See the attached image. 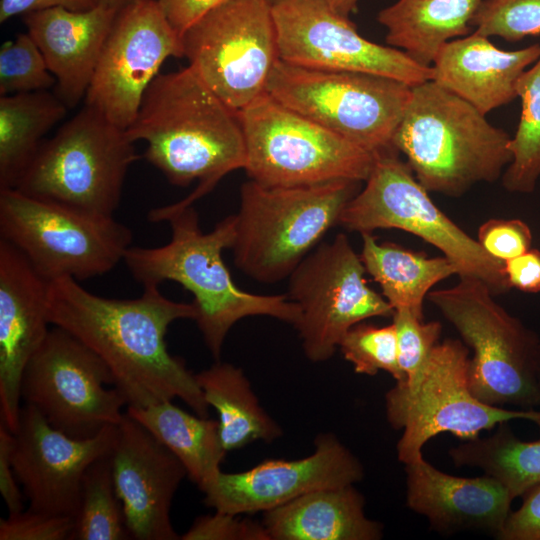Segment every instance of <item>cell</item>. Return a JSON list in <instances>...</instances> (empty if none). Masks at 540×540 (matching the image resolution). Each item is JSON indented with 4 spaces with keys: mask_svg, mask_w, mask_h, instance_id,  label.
<instances>
[{
    "mask_svg": "<svg viewBox=\"0 0 540 540\" xmlns=\"http://www.w3.org/2000/svg\"><path fill=\"white\" fill-rule=\"evenodd\" d=\"M125 131L133 142L146 143L145 159L176 186L199 180L210 192L225 175L245 166L238 111L189 65L154 78Z\"/></svg>",
    "mask_w": 540,
    "mask_h": 540,
    "instance_id": "3",
    "label": "cell"
},
{
    "mask_svg": "<svg viewBox=\"0 0 540 540\" xmlns=\"http://www.w3.org/2000/svg\"><path fill=\"white\" fill-rule=\"evenodd\" d=\"M116 435L117 425H111L91 438L70 437L24 404L11 460L29 509L75 518L85 473L95 460L112 451Z\"/></svg>",
    "mask_w": 540,
    "mask_h": 540,
    "instance_id": "18",
    "label": "cell"
},
{
    "mask_svg": "<svg viewBox=\"0 0 540 540\" xmlns=\"http://www.w3.org/2000/svg\"><path fill=\"white\" fill-rule=\"evenodd\" d=\"M521 114L510 141L512 161L502 174L512 193H531L540 178V57L521 75L517 85Z\"/></svg>",
    "mask_w": 540,
    "mask_h": 540,
    "instance_id": "32",
    "label": "cell"
},
{
    "mask_svg": "<svg viewBox=\"0 0 540 540\" xmlns=\"http://www.w3.org/2000/svg\"><path fill=\"white\" fill-rule=\"evenodd\" d=\"M265 1H267L268 3H271L272 0H265Z\"/></svg>",
    "mask_w": 540,
    "mask_h": 540,
    "instance_id": "49",
    "label": "cell"
},
{
    "mask_svg": "<svg viewBox=\"0 0 540 540\" xmlns=\"http://www.w3.org/2000/svg\"><path fill=\"white\" fill-rule=\"evenodd\" d=\"M158 287L144 286L135 299H110L87 291L74 279H56L49 287V321L99 356L127 407L180 398L197 415L207 417L209 405L195 374L169 353L165 341L174 321L196 319V307L166 298Z\"/></svg>",
    "mask_w": 540,
    "mask_h": 540,
    "instance_id": "1",
    "label": "cell"
},
{
    "mask_svg": "<svg viewBox=\"0 0 540 540\" xmlns=\"http://www.w3.org/2000/svg\"><path fill=\"white\" fill-rule=\"evenodd\" d=\"M361 260L394 310H407L424 320V299L439 282L456 274L445 257H427L391 242L379 243L362 233Z\"/></svg>",
    "mask_w": 540,
    "mask_h": 540,
    "instance_id": "27",
    "label": "cell"
},
{
    "mask_svg": "<svg viewBox=\"0 0 540 540\" xmlns=\"http://www.w3.org/2000/svg\"><path fill=\"white\" fill-rule=\"evenodd\" d=\"M107 365L66 330L53 326L23 372L21 399L58 431L77 439L117 425L127 405Z\"/></svg>",
    "mask_w": 540,
    "mask_h": 540,
    "instance_id": "13",
    "label": "cell"
},
{
    "mask_svg": "<svg viewBox=\"0 0 540 540\" xmlns=\"http://www.w3.org/2000/svg\"><path fill=\"white\" fill-rule=\"evenodd\" d=\"M56 79L28 33L3 43L0 49V95L48 90Z\"/></svg>",
    "mask_w": 540,
    "mask_h": 540,
    "instance_id": "35",
    "label": "cell"
},
{
    "mask_svg": "<svg viewBox=\"0 0 540 540\" xmlns=\"http://www.w3.org/2000/svg\"><path fill=\"white\" fill-rule=\"evenodd\" d=\"M68 109L48 90L0 97V189L15 188L44 135Z\"/></svg>",
    "mask_w": 540,
    "mask_h": 540,
    "instance_id": "30",
    "label": "cell"
},
{
    "mask_svg": "<svg viewBox=\"0 0 540 540\" xmlns=\"http://www.w3.org/2000/svg\"><path fill=\"white\" fill-rule=\"evenodd\" d=\"M519 509L510 512L496 535L501 540H540V482L522 495Z\"/></svg>",
    "mask_w": 540,
    "mask_h": 540,
    "instance_id": "41",
    "label": "cell"
},
{
    "mask_svg": "<svg viewBox=\"0 0 540 540\" xmlns=\"http://www.w3.org/2000/svg\"><path fill=\"white\" fill-rule=\"evenodd\" d=\"M358 2L359 0H330L333 9L347 18L356 10Z\"/></svg>",
    "mask_w": 540,
    "mask_h": 540,
    "instance_id": "46",
    "label": "cell"
},
{
    "mask_svg": "<svg viewBox=\"0 0 540 540\" xmlns=\"http://www.w3.org/2000/svg\"><path fill=\"white\" fill-rule=\"evenodd\" d=\"M360 182L340 180L297 187H267L253 180L240 190L235 214L234 264L262 283L290 276L338 224Z\"/></svg>",
    "mask_w": 540,
    "mask_h": 540,
    "instance_id": "5",
    "label": "cell"
},
{
    "mask_svg": "<svg viewBox=\"0 0 540 540\" xmlns=\"http://www.w3.org/2000/svg\"><path fill=\"white\" fill-rule=\"evenodd\" d=\"M49 287L25 255L0 238V415L13 433L23 372L50 330Z\"/></svg>",
    "mask_w": 540,
    "mask_h": 540,
    "instance_id": "21",
    "label": "cell"
},
{
    "mask_svg": "<svg viewBox=\"0 0 540 540\" xmlns=\"http://www.w3.org/2000/svg\"><path fill=\"white\" fill-rule=\"evenodd\" d=\"M279 59L322 71H352L393 78L410 86L432 80V68L400 49L371 42L337 13L330 0H272Z\"/></svg>",
    "mask_w": 540,
    "mask_h": 540,
    "instance_id": "16",
    "label": "cell"
},
{
    "mask_svg": "<svg viewBox=\"0 0 540 540\" xmlns=\"http://www.w3.org/2000/svg\"><path fill=\"white\" fill-rule=\"evenodd\" d=\"M171 27L181 36L228 0H155Z\"/></svg>",
    "mask_w": 540,
    "mask_h": 540,
    "instance_id": "42",
    "label": "cell"
},
{
    "mask_svg": "<svg viewBox=\"0 0 540 540\" xmlns=\"http://www.w3.org/2000/svg\"><path fill=\"white\" fill-rule=\"evenodd\" d=\"M111 457L114 485L131 538L179 539L170 510L187 475L180 460L127 412L117 424Z\"/></svg>",
    "mask_w": 540,
    "mask_h": 540,
    "instance_id": "20",
    "label": "cell"
},
{
    "mask_svg": "<svg viewBox=\"0 0 540 540\" xmlns=\"http://www.w3.org/2000/svg\"><path fill=\"white\" fill-rule=\"evenodd\" d=\"M412 86L386 76L307 69L278 60L266 92L372 154L394 148Z\"/></svg>",
    "mask_w": 540,
    "mask_h": 540,
    "instance_id": "12",
    "label": "cell"
},
{
    "mask_svg": "<svg viewBox=\"0 0 540 540\" xmlns=\"http://www.w3.org/2000/svg\"><path fill=\"white\" fill-rule=\"evenodd\" d=\"M408 507L440 532L483 530L498 534L513 497L496 478L446 474L423 456L405 464Z\"/></svg>",
    "mask_w": 540,
    "mask_h": 540,
    "instance_id": "22",
    "label": "cell"
},
{
    "mask_svg": "<svg viewBox=\"0 0 540 540\" xmlns=\"http://www.w3.org/2000/svg\"><path fill=\"white\" fill-rule=\"evenodd\" d=\"M184 57L205 84L240 111L266 92L279 60L270 3L228 0L182 36Z\"/></svg>",
    "mask_w": 540,
    "mask_h": 540,
    "instance_id": "14",
    "label": "cell"
},
{
    "mask_svg": "<svg viewBox=\"0 0 540 540\" xmlns=\"http://www.w3.org/2000/svg\"><path fill=\"white\" fill-rule=\"evenodd\" d=\"M398 154L390 148L374 155L365 187L346 204L338 225L360 234L378 229L411 233L437 248L459 278L479 280L495 296L507 293L511 287L504 263L491 257L436 206Z\"/></svg>",
    "mask_w": 540,
    "mask_h": 540,
    "instance_id": "7",
    "label": "cell"
},
{
    "mask_svg": "<svg viewBox=\"0 0 540 540\" xmlns=\"http://www.w3.org/2000/svg\"><path fill=\"white\" fill-rule=\"evenodd\" d=\"M338 349L358 374L374 376L383 370L392 375L396 383L405 380L398 362L397 335L393 323L378 327L361 322L347 331Z\"/></svg>",
    "mask_w": 540,
    "mask_h": 540,
    "instance_id": "34",
    "label": "cell"
},
{
    "mask_svg": "<svg viewBox=\"0 0 540 540\" xmlns=\"http://www.w3.org/2000/svg\"><path fill=\"white\" fill-rule=\"evenodd\" d=\"M539 57L540 44L507 51L473 31L441 47L432 80L486 115L517 98L521 75Z\"/></svg>",
    "mask_w": 540,
    "mask_h": 540,
    "instance_id": "24",
    "label": "cell"
},
{
    "mask_svg": "<svg viewBox=\"0 0 540 540\" xmlns=\"http://www.w3.org/2000/svg\"><path fill=\"white\" fill-rule=\"evenodd\" d=\"M209 406L219 416V431L226 451L258 440L270 442L282 434L265 412L241 368L217 360L195 374Z\"/></svg>",
    "mask_w": 540,
    "mask_h": 540,
    "instance_id": "29",
    "label": "cell"
},
{
    "mask_svg": "<svg viewBox=\"0 0 540 540\" xmlns=\"http://www.w3.org/2000/svg\"><path fill=\"white\" fill-rule=\"evenodd\" d=\"M364 497L354 485L304 494L264 512L270 540H378L383 526L364 512Z\"/></svg>",
    "mask_w": 540,
    "mask_h": 540,
    "instance_id": "25",
    "label": "cell"
},
{
    "mask_svg": "<svg viewBox=\"0 0 540 540\" xmlns=\"http://www.w3.org/2000/svg\"><path fill=\"white\" fill-rule=\"evenodd\" d=\"M360 255L344 233L320 243L288 277V297L300 310L294 326L312 362L329 360L353 326L392 317L393 307L365 279Z\"/></svg>",
    "mask_w": 540,
    "mask_h": 540,
    "instance_id": "15",
    "label": "cell"
},
{
    "mask_svg": "<svg viewBox=\"0 0 540 540\" xmlns=\"http://www.w3.org/2000/svg\"><path fill=\"white\" fill-rule=\"evenodd\" d=\"M122 128L84 105L47 141L15 189L92 214L113 216L126 174L139 158Z\"/></svg>",
    "mask_w": 540,
    "mask_h": 540,
    "instance_id": "8",
    "label": "cell"
},
{
    "mask_svg": "<svg viewBox=\"0 0 540 540\" xmlns=\"http://www.w3.org/2000/svg\"><path fill=\"white\" fill-rule=\"evenodd\" d=\"M182 540H270L263 525L236 514L216 511L198 517Z\"/></svg>",
    "mask_w": 540,
    "mask_h": 540,
    "instance_id": "40",
    "label": "cell"
},
{
    "mask_svg": "<svg viewBox=\"0 0 540 540\" xmlns=\"http://www.w3.org/2000/svg\"><path fill=\"white\" fill-rule=\"evenodd\" d=\"M449 456L456 466L477 467L499 480L513 499L540 482V439H518L508 422L498 424L489 437L451 448Z\"/></svg>",
    "mask_w": 540,
    "mask_h": 540,
    "instance_id": "31",
    "label": "cell"
},
{
    "mask_svg": "<svg viewBox=\"0 0 540 540\" xmlns=\"http://www.w3.org/2000/svg\"><path fill=\"white\" fill-rule=\"evenodd\" d=\"M126 412L180 460L201 491L221 472L220 465L227 451L218 421L187 413L172 401L144 408L127 407Z\"/></svg>",
    "mask_w": 540,
    "mask_h": 540,
    "instance_id": "28",
    "label": "cell"
},
{
    "mask_svg": "<svg viewBox=\"0 0 540 540\" xmlns=\"http://www.w3.org/2000/svg\"><path fill=\"white\" fill-rule=\"evenodd\" d=\"M503 263L504 273L511 288L525 293L540 292V250L530 248Z\"/></svg>",
    "mask_w": 540,
    "mask_h": 540,
    "instance_id": "44",
    "label": "cell"
},
{
    "mask_svg": "<svg viewBox=\"0 0 540 540\" xmlns=\"http://www.w3.org/2000/svg\"><path fill=\"white\" fill-rule=\"evenodd\" d=\"M298 460L268 459L253 468L220 472L202 492L204 503L230 514L266 512L312 491L354 485L364 475L358 458L331 433Z\"/></svg>",
    "mask_w": 540,
    "mask_h": 540,
    "instance_id": "19",
    "label": "cell"
},
{
    "mask_svg": "<svg viewBox=\"0 0 540 540\" xmlns=\"http://www.w3.org/2000/svg\"><path fill=\"white\" fill-rule=\"evenodd\" d=\"M510 141L470 103L428 80L412 86L392 144L428 192L458 198L502 177Z\"/></svg>",
    "mask_w": 540,
    "mask_h": 540,
    "instance_id": "4",
    "label": "cell"
},
{
    "mask_svg": "<svg viewBox=\"0 0 540 540\" xmlns=\"http://www.w3.org/2000/svg\"><path fill=\"white\" fill-rule=\"evenodd\" d=\"M117 13L98 4L84 11L52 7L23 15L68 108L85 98Z\"/></svg>",
    "mask_w": 540,
    "mask_h": 540,
    "instance_id": "23",
    "label": "cell"
},
{
    "mask_svg": "<svg viewBox=\"0 0 540 540\" xmlns=\"http://www.w3.org/2000/svg\"><path fill=\"white\" fill-rule=\"evenodd\" d=\"M538 379L540 384V348H539V369H538Z\"/></svg>",
    "mask_w": 540,
    "mask_h": 540,
    "instance_id": "48",
    "label": "cell"
},
{
    "mask_svg": "<svg viewBox=\"0 0 540 540\" xmlns=\"http://www.w3.org/2000/svg\"><path fill=\"white\" fill-rule=\"evenodd\" d=\"M250 180L297 187L365 182L374 154L288 108L267 92L238 112Z\"/></svg>",
    "mask_w": 540,
    "mask_h": 540,
    "instance_id": "9",
    "label": "cell"
},
{
    "mask_svg": "<svg viewBox=\"0 0 540 540\" xmlns=\"http://www.w3.org/2000/svg\"><path fill=\"white\" fill-rule=\"evenodd\" d=\"M96 5L97 0H0V22L4 23L14 16L52 7L84 11Z\"/></svg>",
    "mask_w": 540,
    "mask_h": 540,
    "instance_id": "45",
    "label": "cell"
},
{
    "mask_svg": "<svg viewBox=\"0 0 540 540\" xmlns=\"http://www.w3.org/2000/svg\"><path fill=\"white\" fill-rule=\"evenodd\" d=\"M14 446V433L0 422V492L9 514L23 511V494L18 486L11 455Z\"/></svg>",
    "mask_w": 540,
    "mask_h": 540,
    "instance_id": "43",
    "label": "cell"
},
{
    "mask_svg": "<svg viewBox=\"0 0 540 540\" xmlns=\"http://www.w3.org/2000/svg\"><path fill=\"white\" fill-rule=\"evenodd\" d=\"M111 452L95 460L85 473L72 540L131 538L114 485Z\"/></svg>",
    "mask_w": 540,
    "mask_h": 540,
    "instance_id": "33",
    "label": "cell"
},
{
    "mask_svg": "<svg viewBox=\"0 0 540 540\" xmlns=\"http://www.w3.org/2000/svg\"><path fill=\"white\" fill-rule=\"evenodd\" d=\"M483 0H398L382 9L378 22L386 42L420 65L431 67L441 47L471 33Z\"/></svg>",
    "mask_w": 540,
    "mask_h": 540,
    "instance_id": "26",
    "label": "cell"
},
{
    "mask_svg": "<svg viewBox=\"0 0 540 540\" xmlns=\"http://www.w3.org/2000/svg\"><path fill=\"white\" fill-rule=\"evenodd\" d=\"M481 281L459 278L427 299L473 351L469 386L480 401L521 409L540 406V339L494 299Z\"/></svg>",
    "mask_w": 540,
    "mask_h": 540,
    "instance_id": "6",
    "label": "cell"
},
{
    "mask_svg": "<svg viewBox=\"0 0 540 540\" xmlns=\"http://www.w3.org/2000/svg\"><path fill=\"white\" fill-rule=\"evenodd\" d=\"M469 349L460 340L438 342L418 379L396 383L386 393V415L392 427L403 429L397 444L405 464L422 457L432 437L448 432L464 441L479 437L502 422L532 421L540 428V411L510 410L477 399L469 386Z\"/></svg>",
    "mask_w": 540,
    "mask_h": 540,
    "instance_id": "11",
    "label": "cell"
},
{
    "mask_svg": "<svg viewBox=\"0 0 540 540\" xmlns=\"http://www.w3.org/2000/svg\"><path fill=\"white\" fill-rule=\"evenodd\" d=\"M148 218L170 224V241L154 248L131 246L123 261L143 287L170 280L193 295L194 321L216 361L228 332L245 317L270 316L296 325L300 310L287 294H253L234 283L222 253L233 246L235 215L227 216L208 233L202 232L192 205L154 208Z\"/></svg>",
    "mask_w": 540,
    "mask_h": 540,
    "instance_id": "2",
    "label": "cell"
},
{
    "mask_svg": "<svg viewBox=\"0 0 540 540\" xmlns=\"http://www.w3.org/2000/svg\"><path fill=\"white\" fill-rule=\"evenodd\" d=\"M474 32L507 41L540 34V0H483L472 20Z\"/></svg>",
    "mask_w": 540,
    "mask_h": 540,
    "instance_id": "36",
    "label": "cell"
},
{
    "mask_svg": "<svg viewBox=\"0 0 540 540\" xmlns=\"http://www.w3.org/2000/svg\"><path fill=\"white\" fill-rule=\"evenodd\" d=\"M477 240L494 259H513L531 248L532 233L520 219H489L478 229Z\"/></svg>",
    "mask_w": 540,
    "mask_h": 540,
    "instance_id": "39",
    "label": "cell"
},
{
    "mask_svg": "<svg viewBox=\"0 0 540 540\" xmlns=\"http://www.w3.org/2000/svg\"><path fill=\"white\" fill-rule=\"evenodd\" d=\"M74 518L32 509L0 520V540H72Z\"/></svg>",
    "mask_w": 540,
    "mask_h": 540,
    "instance_id": "38",
    "label": "cell"
},
{
    "mask_svg": "<svg viewBox=\"0 0 540 540\" xmlns=\"http://www.w3.org/2000/svg\"><path fill=\"white\" fill-rule=\"evenodd\" d=\"M398 362L405 380L414 383L422 373L433 348L438 343L442 325L438 321L424 322L407 310H394Z\"/></svg>",
    "mask_w": 540,
    "mask_h": 540,
    "instance_id": "37",
    "label": "cell"
},
{
    "mask_svg": "<svg viewBox=\"0 0 540 540\" xmlns=\"http://www.w3.org/2000/svg\"><path fill=\"white\" fill-rule=\"evenodd\" d=\"M0 238L20 250L49 282L103 275L124 260L132 231L113 216L84 212L0 189Z\"/></svg>",
    "mask_w": 540,
    "mask_h": 540,
    "instance_id": "10",
    "label": "cell"
},
{
    "mask_svg": "<svg viewBox=\"0 0 540 540\" xmlns=\"http://www.w3.org/2000/svg\"><path fill=\"white\" fill-rule=\"evenodd\" d=\"M98 4L116 9L117 11L138 0H97Z\"/></svg>",
    "mask_w": 540,
    "mask_h": 540,
    "instance_id": "47",
    "label": "cell"
},
{
    "mask_svg": "<svg viewBox=\"0 0 540 540\" xmlns=\"http://www.w3.org/2000/svg\"><path fill=\"white\" fill-rule=\"evenodd\" d=\"M169 57H184L181 36L155 0H138L118 11L104 43L85 105L126 130L144 94Z\"/></svg>",
    "mask_w": 540,
    "mask_h": 540,
    "instance_id": "17",
    "label": "cell"
}]
</instances>
